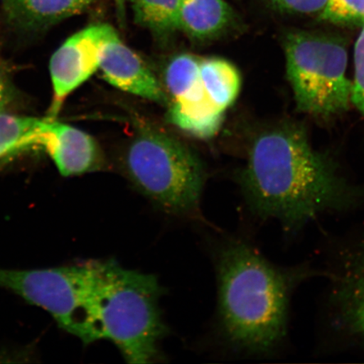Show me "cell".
I'll return each mask as SVG.
<instances>
[{"label":"cell","instance_id":"ffe728a7","mask_svg":"<svg viewBox=\"0 0 364 364\" xmlns=\"http://www.w3.org/2000/svg\"><path fill=\"white\" fill-rule=\"evenodd\" d=\"M15 95L10 73L0 54V114L7 112L8 107L15 99Z\"/></svg>","mask_w":364,"mask_h":364},{"label":"cell","instance_id":"e0dca14e","mask_svg":"<svg viewBox=\"0 0 364 364\" xmlns=\"http://www.w3.org/2000/svg\"><path fill=\"white\" fill-rule=\"evenodd\" d=\"M320 20L341 26L364 24V0H327Z\"/></svg>","mask_w":364,"mask_h":364},{"label":"cell","instance_id":"8fae6325","mask_svg":"<svg viewBox=\"0 0 364 364\" xmlns=\"http://www.w3.org/2000/svg\"><path fill=\"white\" fill-rule=\"evenodd\" d=\"M99 70L114 87L163 106L169 105L156 75L138 54L122 42L117 33L104 45Z\"/></svg>","mask_w":364,"mask_h":364},{"label":"cell","instance_id":"9a60e30c","mask_svg":"<svg viewBox=\"0 0 364 364\" xmlns=\"http://www.w3.org/2000/svg\"><path fill=\"white\" fill-rule=\"evenodd\" d=\"M136 24L167 41L179 30L180 0H129Z\"/></svg>","mask_w":364,"mask_h":364},{"label":"cell","instance_id":"ba28073f","mask_svg":"<svg viewBox=\"0 0 364 364\" xmlns=\"http://www.w3.org/2000/svg\"><path fill=\"white\" fill-rule=\"evenodd\" d=\"M117 31L108 24L86 27L68 38L50 59L53 99L48 117L57 118L68 95L99 70L104 45Z\"/></svg>","mask_w":364,"mask_h":364},{"label":"cell","instance_id":"7a4b0ae2","mask_svg":"<svg viewBox=\"0 0 364 364\" xmlns=\"http://www.w3.org/2000/svg\"><path fill=\"white\" fill-rule=\"evenodd\" d=\"M218 326L225 343L250 357H267L288 336L291 297L316 272L283 267L242 239L225 241L216 254Z\"/></svg>","mask_w":364,"mask_h":364},{"label":"cell","instance_id":"44dd1931","mask_svg":"<svg viewBox=\"0 0 364 364\" xmlns=\"http://www.w3.org/2000/svg\"><path fill=\"white\" fill-rule=\"evenodd\" d=\"M118 19L121 24H124L126 20L127 0H114Z\"/></svg>","mask_w":364,"mask_h":364},{"label":"cell","instance_id":"7c38bea8","mask_svg":"<svg viewBox=\"0 0 364 364\" xmlns=\"http://www.w3.org/2000/svg\"><path fill=\"white\" fill-rule=\"evenodd\" d=\"M97 0H1L6 20L25 31H41L80 15Z\"/></svg>","mask_w":364,"mask_h":364},{"label":"cell","instance_id":"6da1fadb","mask_svg":"<svg viewBox=\"0 0 364 364\" xmlns=\"http://www.w3.org/2000/svg\"><path fill=\"white\" fill-rule=\"evenodd\" d=\"M240 184L250 213L279 223L289 234L325 213L351 211L364 203V188L350 184L328 156L311 146L306 130L291 122L254 136Z\"/></svg>","mask_w":364,"mask_h":364},{"label":"cell","instance_id":"5bb4252c","mask_svg":"<svg viewBox=\"0 0 364 364\" xmlns=\"http://www.w3.org/2000/svg\"><path fill=\"white\" fill-rule=\"evenodd\" d=\"M200 74L211 102L225 112L240 93L241 78L237 68L223 58H200Z\"/></svg>","mask_w":364,"mask_h":364},{"label":"cell","instance_id":"30bf717a","mask_svg":"<svg viewBox=\"0 0 364 364\" xmlns=\"http://www.w3.org/2000/svg\"><path fill=\"white\" fill-rule=\"evenodd\" d=\"M330 277L332 331L346 339L364 341V235L343 250Z\"/></svg>","mask_w":364,"mask_h":364},{"label":"cell","instance_id":"4fadbf2b","mask_svg":"<svg viewBox=\"0 0 364 364\" xmlns=\"http://www.w3.org/2000/svg\"><path fill=\"white\" fill-rule=\"evenodd\" d=\"M237 23L236 13L225 0H180L179 30L198 42L220 38Z\"/></svg>","mask_w":364,"mask_h":364},{"label":"cell","instance_id":"277c9868","mask_svg":"<svg viewBox=\"0 0 364 364\" xmlns=\"http://www.w3.org/2000/svg\"><path fill=\"white\" fill-rule=\"evenodd\" d=\"M124 168L135 188L164 213L197 215L205 171L180 141L159 130H141L127 149Z\"/></svg>","mask_w":364,"mask_h":364},{"label":"cell","instance_id":"2e32d148","mask_svg":"<svg viewBox=\"0 0 364 364\" xmlns=\"http://www.w3.org/2000/svg\"><path fill=\"white\" fill-rule=\"evenodd\" d=\"M38 117L0 114V159L16 152L20 140L33 129Z\"/></svg>","mask_w":364,"mask_h":364},{"label":"cell","instance_id":"5b68a950","mask_svg":"<svg viewBox=\"0 0 364 364\" xmlns=\"http://www.w3.org/2000/svg\"><path fill=\"white\" fill-rule=\"evenodd\" d=\"M287 77L299 111L330 117L347 110L352 82L347 46L338 36L292 30L283 38Z\"/></svg>","mask_w":364,"mask_h":364},{"label":"cell","instance_id":"8992f818","mask_svg":"<svg viewBox=\"0 0 364 364\" xmlns=\"http://www.w3.org/2000/svg\"><path fill=\"white\" fill-rule=\"evenodd\" d=\"M94 261L34 270L0 268V287L44 309L68 333L85 345L95 343L90 298Z\"/></svg>","mask_w":364,"mask_h":364},{"label":"cell","instance_id":"d6986e66","mask_svg":"<svg viewBox=\"0 0 364 364\" xmlns=\"http://www.w3.org/2000/svg\"><path fill=\"white\" fill-rule=\"evenodd\" d=\"M276 11L294 15H316L322 11L327 0H267Z\"/></svg>","mask_w":364,"mask_h":364},{"label":"cell","instance_id":"ac0fdd59","mask_svg":"<svg viewBox=\"0 0 364 364\" xmlns=\"http://www.w3.org/2000/svg\"><path fill=\"white\" fill-rule=\"evenodd\" d=\"M351 102L364 116V24L354 47V80Z\"/></svg>","mask_w":364,"mask_h":364},{"label":"cell","instance_id":"52a82bcc","mask_svg":"<svg viewBox=\"0 0 364 364\" xmlns=\"http://www.w3.org/2000/svg\"><path fill=\"white\" fill-rule=\"evenodd\" d=\"M171 102L168 118L186 133L207 139L220 129L224 113L213 105L200 74V58L181 53L171 59L165 73Z\"/></svg>","mask_w":364,"mask_h":364},{"label":"cell","instance_id":"3957f363","mask_svg":"<svg viewBox=\"0 0 364 364\" xmlns=\"http://www.w3.org/2000/svg\"><path fill=\"white\" fill-rule=\"evenodd\" d=\"M94 267L90 314L95 341H112L129 363L159 361L168 329L159 306L162 288L156 277L114 261H94Z\"/></svg>","mask_w":364,"mask_h":364},{"label":"cell","instance_id":"9c48e42d","mask_svg":"<svg viewBox=\"0 0 364 364\" xmlns=\"http://www.w3.org/2000/svg\"><path fill=\"white\" fill-rule=\"evenodd\" d=\"M38 149L55 164L63 176H73L101 169V149L95 139L57 118H38L33 129L20 140L16 152Z\"/></svg>","mask_w":364,"mask_h":364}]
</instances>
